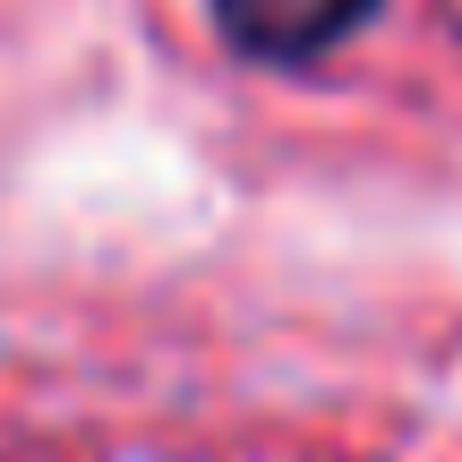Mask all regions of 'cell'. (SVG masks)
I'll return each mask as SVG.
<instances>
[{"label": "cell", "instance_id": "6da1fadb", "mask_svg": "<svg viewBox=\"0 0 462 462\" xmlns=\"http://www.w3.org/2000/svg\"><path fill=\"white\" fill-rule=\"evenodd\" d=\"M368 9L377 0H215V26L231 51H248V60H317V51H334L351 26H368Z\"/></svg>", "mask_w": 462, "mask_h": 462}]
</instances>
